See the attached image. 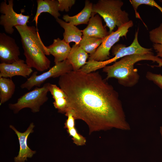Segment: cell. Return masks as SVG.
<instances>
[{
	"mask_svg": "<svg viewBox=\"0 0 162 162\" xmlns=\"http://www.w3.org/2000/svg\"><path fill=\"white\" fill-rule=\"evenodd\" d=\"M93 5L89 1L86 0L85 6L80 12L73 16L64 15L63 19L65 22L71 23L76 26L82 24H88L92 16Z\"/></svg>",
	"mask_w": 162,
	"mask_h": 162,
	"instance_id": "obj_18",
	"label": "cell"
},
{
	"mask_svg": "<svg viewBox=\"0 0 162 162\" xmlns=\"http://www.w3.org/2000/svg\"><path fill=\"white\" fill-rule=\"evenodd\" d=\"M56 20L64 29L63 39L68 44L74 42L75 44L79 45L83 35L82 30L72 23L67 22L59 18Z\"/></svg>",
	"mask_w": 162,
	"mask_h": 162,
	"instance_id": "obj_17",
	"label": "cell"
},
{
	"mask_svg": "<svg viewBox=\"0 0 162 162\" xmlns=\"http://www.w3.org/2000/svg\"><path fill=\"white\" fill-rule=\"evenodd\" d=\"M15 88V85L11 78H0V105L12 98Z\"/></svg>",
	"mask_w": 162,
	"mask_h": 162,
	"instance_id": "obj_19",
	"label": "cell"
},
{
	"mask_svg": "<svg viewBox=\"0 0 162 162\" xmlns=\"http://www.w3.org/2000/svg\"><path fill=\"white\" fill-rule=\"evenodd\" d=\"M14 1L9 0L8 3L6 0L2 2L0 4V24L5 32L9 34L14 31V27L27 25L30 16L15 12L13 9Z\"/></svg>",
	"mask_w": 162,
	"mask_h": 162,
	"instance_id": "obj_7",
	"label": "cell"
},
{
	"mask_svg": "<svg viewBox=\"0 0 162 162\" xmlns=\"http://www.w3.org/2000/svg\"><path fill=\"white\" fill-rule=\"evenodd\" d=\"M149 38L157 53L156 56L162 59V23L149 32Z\"/></svg>",
	"mask_w": 162,
	"mask_h": 162,
	"instance_id": "obj_20",
	"label": "cell"
},
{
	"mask_svg": "<svg viewBox=\"0 0 162 162\" xmlns=\"http://www.w3.org/2000/svg\"><path fill=\"white\" fill-rule=\"evenodd\" d=\"M58 84L75 120L84 122L90 134L113 128L130 129L118 92L99 72L72 70L60 76Z\"/></svg>",
	"mask_w": 162,
	"mask_h": 162,
	"instance_id": "obj_1",
	"label": "cell"
},
{
	"mask_svg": "<svg viewBox=\"0 0 162 162\" xmlns=\"http://www.w3.org/2000/svg\"><path fill=\"white\" fill-rule=\"evenodd\" d=\"M103 39L95 37L82 36L80 46L87 53L93 54L101 44Z\"/></svg>",
	"mask_w": 162,
	"mask_h": 162,
	"instance_id": "obj_21",
	"label": "cell"
},
{
	"mask_svg": "<svg viewBox=\"0 0 162 162\" xmlns=\"http://www.w3.org/2000/svg\"><path fill=\"white\" fill-rule=\"evenodd\" d=\"M33 72L25 61L20 59L10 64H0V78H10L15 76H21L26 78Z\"/></svg>",
	"mask_w": 162,
	"mask_h": 162,
	"instance_id": "obj_11",
	"label": "cell"
},
{
	"mask_svg": "<svg viewBox=\"0 0 162 162\" xmlns=\"http://www.w3.org/2000/svg\"><path fill=\"white\" fill-rule=\"evenodd\" d=\"M132 20L124 24L115 32L104 37L102 42L93 54H90L88 60H94L98 62H103L110 59V50L114 45L119 40L121 37L124 36L126 38L128 29L133 26Z\"/></svg>",
	"mask_w": 162,
	"mask_h": 162,
	"instance_id": "obj_6",
	"label": "cell"
},
{
	"mask_svg": "<svg viewBox=\"0 0 162 162\" xmlns=\"http://www.w3.org/2000/svg\"><path fill=\"white\" fill-rule=\"evenodd\" d=\"M65 114L68 118L64 124V128L68 129L75 127V119L71 110L68 108Z\"/></svg>",
	"mask_w": 162,
	"mask_h": 162,
	"instance_id": "obj_28",
	"label": "cell"
},
{
	"mask_svg": "<svg viewBox=\"0 0 162 162\" xmlns=\"http://www.w3.org/2000/svg\"><path fill=\"white\" fill-rule=\"evenodd\" d=\"M150 60L156 62L158 67L162 66V59L154 54L132 55L125 56L113 64L106 66L103 69L106 74V80L114 78L118 83L126 87H132L138 82L140 76L134 64L142 60Z\"/></svg>",
	"mask_w": 162,
	"mask_h": 162,
	"instance_id": "obj_3",
	"label": "cell"
},
{
	"mask_svg": "<svg viewBox=\"0 0 162 162\" xmlns=\"http://www.w3.org/2000/svg\"><path fill=\"white\" fill-rule=\"evenodd\" d=\"M20 52L15 39L4 33H0L1 63L11 64L20 59Z\"/></svg>",
	"mask_w": 162,
	"mask_h": 162,
	"instance_id": "obj_10",
	"label": "cell"
},
{
	"mask_svg": "<svg viewBox=\"0 0 162 162\" xmlns=\"http://www.w3.org/2000/svg\"><path fill=\"white\" fill-rule=\"evenodd\" d=\"M69 135L72 137L74 143L78 146H82L85 145L86 138L78 133L75 127L67 129Z\"/></svg>",
	"mask_w": 162,
	"mask_h": 162,
	"instance_id": "obj_23",
	"label": "cell"
},
{
	"mask_svg": "<svg viewBox=\"0 0 162 162\" xmlns=\"http://www.w3.org/2000/svg\"><path fill=\"white\" fill-rule=\"evenodd\" d=\"M138 31L136 32L134 38L132 43L126 46L123 44H117L112 48V55L114 56L110 59V63L115 62L118 59L125 56L132 55L154 54L152 48H147L141 46L138 40Z\"/></svg>",
	"mask_w": 162,
	"mask_h": 162,
	"instance_id": "obj_9",
	"label": "cell"
},
{
	"mask_svg": "<svg viewBox=\"0 0 162 162\" xmlns=\"http://www.w3.org/2000/svg\"><path fill=\"white\" fill-rule=\"evenodd\" d=\"M59 11H69L71 7L75 4V0H58Z\"/></svg>",
	"mask_w": 162,
	"mask_h": 162,
	"instance_id": "obj_27",
	"label": "cell"
},
{
	"mask_svg": "<svg viewBox=\"0 0 162 162\" xmlns=\"http://www.w3.org/2000/svg\"><path fill=\"white\" fill-rule=\"evenodd\" d=\"M47 47L54 57L55 64L66 60L71 48L69 44L59 38L54 39L52 44Z\"/></svg>",
	"mask_w": 162,
	"mask_h": 162,
	"instance_id": "obj_14",
	"label": "cell"
},
{
	"mask_svg": "<svg viewBox=\"0 0 162 162\" xmlns=\"http://www.w3.org/2000/svg\"><path fill=\"white\" fill-rule=\"evenodd\" d=\"M160 131L161 135L162 140V126L160 127Z\"/></svg>",
	"mask_w": 162,
	"mask_h": 162,
	"instance_id": "obj_29",
	"label": "cell"
},
{
	"mask_svg": "<svg viewBox=\"0 0 162 162\" xmlns=\"http://www.w3.org/2000/svg\"><path fill=\"white\" fill-rule=\"evenodd\" d=\"M130 2L135 10L136 17L137 18H140L139 14L137 12V10L138 7L142 4L155 7L162 13V7L158 4L154 0H130Z\"/></svg>",
	"mask_w": 162,
	"mask_h": 162,
	"instance_id": "obj_22",
	"label": "cell"
},
{
	"mask_svg": "<svg viewBox=\"0 0 162 162\" xmlns=\"http://www.w3.org/2000/svg\"><path fill=\"white\" fill-rule=\"evenodd\" d=\"M49 90L54 100L60 98H67L64 91L55 84L50 83L49 87Z\"/></svg>",
	"mask_w": 162,
	"mask_h": 162,
	"instance_id": "obj_25",
	"label": "cell"
},
{
	"mask_svg": "<svg viewBox=\"0 0 162 162\" xmlns=\"http://www.w3.org/2000/svg\"><path fill=\"white\" fill-rule=\"evenodd\" d=\"M73 70V67L67 59L56 64L49 70L39 75L35 71L29 78L20 86L21 88L31 89L35 86L39 87L46 80L51 78H56Z\"/></svg>",
	"mask_w": 162,
	"mask_h": 162,
	"instance_id": "obj_8",
	"label": "cell"
},
{
	"mask_svg": "<svg viewBox=\"0 0 162 162\" xmlns=\"http://www.w3.org/2000/svg\"><path fill=\"white\" fill-rule=\"evenodd\" d=\"M37 2V11L32 20V21L35 22L37 28L39 16L43 12L49 13L56 19L60 16V14L59 12L58 0H38Z\"/></svg>",
	"mask_w": 162,
	"mask_h": 162,
	"instance_id": "obj_16",
	"label": "cell"
},
{
	"mask_svg": "<svg viewBox=\"0 0 162 162\" xmlns=\"http://www.w3.org/2000/svg\"><path fill=\"white\" fill-rule=\"evenodd\" d=\"M54 107L59 112L65 113L68 109L67 98H60L54 100L53 103Z\"/></svg>",
	"mask_w": 162,
	"mask_h": 162,
	"instance_id": "obj_24",
	"label": "cell"
},
{
	"mask_svg": "<svg viewBox=\"0 0 162 162\" xmlns=\"http://www.w3.org/2000/svg\"><path fill=\"white\" fill-rule=\"evenodd\" d=\"M83 36L103 39L109 34L103 26L101 18L98 14L92 13L88 26L82 30Z\"/></svg>",
	"mask_w": 162,
	"mask_h": 162,
	"instance_id": "obj_13",
	"label": "cell"
},
{
	"mask_svg": "<svg viewBox=\"0 0 162 162\" xmlns=\"http://www.w3.org/2000/svg\"><path fill=\"white\" fill-rule=\"evenodd\" d=\"M28 66L42 72L50 68V61L46 56L50 54L41 40L37 28L34 26H17Z\"/></svg>",
	"mask_w": 162,
	"mask_h": 162,
	"instance_id": "obj_2",
	"label": "cell"
},
{
	"mask_svg": "<svg viewBox=\"0 0 162 162\" xmlns=\"http://www.w3.org/2000/svg\"><path fill=\"white\" fill-rule=\"evenodd\" d=\"M88 57V53L79 45L75 44L71 47L67 59L71 65L73 70L77 71L86 64Z\"/></svg>",
	"mask_w": 162,
	"mask_h": 162,
	"instance_id": "obj_15",
	"label": "cell"
},
{
	"mask_svg": "<svg viewBox=\"0 0 162 162\" xmlns=\"http://www.w3.org/2000/svg\"><path fill=\"white\" fill-rule=\"evenodd\" d=\"M146 76L147 79L153 82L162 89V75L161 74L148 71L146 73Z\"/></svg>",
	"mask_w": 162,
	"mask_h": 162,
	"instance_id": "obj_26",
	"label": "cell"
},
{
	"mask_svg": "<svg viewBox=\"0 0 162 162\" xmlns=\"http://www.w3.org/2000/svg\"><path fill=\"white\" fill-rule=\"evenodd\" d=\"M50 84L46 83L41 87H37L25 94L17 99L16 103L9 104V108L15 113L26 108L30 109L33 112H39L40 106L48 100L47 94Z\"/></svg>",
	"mask_w": 162,
	"mask_h": 162,
	"instance_id": "obj_5",
	"label": "cell"
},
{
	"mask_svg": "<svg viewBox=\"0 0 162 162\" xmlns=\"http://www.w3.org/2000/svg\"><path fill=\"white\" fill-rule=\"evenodd\" d=\"M34 127L33 123H32L25 132L21 133L13 126H10V127L14 131L17 135L20 146L18 154L14 158V162H25L27 160L28 158H31L35 154L36 152L30 148L27 143L28 136L33 132V129Z\"/></svg>",
	"mask_w": 162,
	"mask_h": 162,
	"instance_id": "obj_12",
	"label": "cell"
},
{
	"mask_svg": "<svg viewBox=\"0 0 162 162\" xmlns=\"http://www.w3.org/2000/svg\"><path fill=\"white\" fill-rule=\"evenodd\" d=\"M123 4L121 0H99L93 4L92 13L103 18L109 28V34L116 26L119 27L130 21L128 13L121 9Z\"/></svg>",
	"mask_w": 162,
	"mask_h": 162,
	"instance_id": "obj_4",
	"label": "cell"
}]
</instances>
